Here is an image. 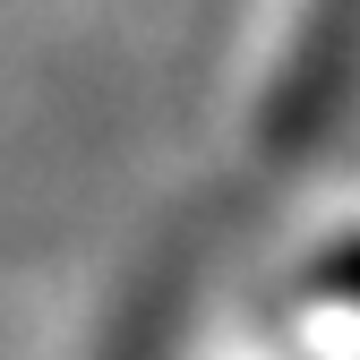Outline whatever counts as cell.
<instances>
[{"label":"cell","instance_id":"cell-1","mask_svg":"<svg viewBox=\"0 0 360 360\" xmlns=\"http://www.w3.org/2000/svg\"><path fill=\"white\" fill-rule=\"evenodd\" d=\"M360 52V0H249L223 77V129L249 163H292L326 129Z\"/></svg>","mask_w":360,"mask_h":360},{"label":"cell","instance_id":"cell-2","mask_svg":"<svg viewBox=\"0 0 360 360\" xmlns=\"http://www.w3.org/2000/svg\"><path fill=\"white\" fill-rule=\"evenodd\" d=\"M206 360H300V352H292L283 326H257V335H240V343H214Z\"/></svg>","mask_w":360,"mask_h":360}]
</instances>
